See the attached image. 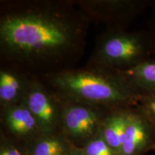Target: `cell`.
Listing matches in <instances>:
<instances>
[{"mask_svg":"<svg viewBox=\"0 0 155 155\" xmlns=\"http://www.w3.org/2000/svg\"><path fill=\"white\" fill-rule=\"evenodd\" d=\"M0 155H30L28 145L9 138L0 131Z\"/></svg>","mask_w":155,"mask_h":155,"instance_id":"5bb4252c","label":"cell"},{"mask_svg":"<svg viewBox=\"0 0 155 155\" xmlns=\"http://www.w3.org/2000/svg\"><path fill=\"white\" fill-rule=\"evenodd\" d=\"M63 100L60 131L73 146L82 149L100 132L104 119L113 109L72 100Z\"/></svg>","mask_w":155,"mask_h":155,"instance_id":"277c9868","label":"cell"},{"mask_svg":"<svg viewBox=\"0 0 155 155\" xmlns=\"http://www.w3.org/2000/svg\"><path fill=\"white\" fill-rule=\"evenodd\" d=\"M91 22H101L109 30L127 27L153 2L147 0H73Z\"/></svg>","mask_w":155,"mask_h":155,"instance_id":"5b68a950","label":"cell"},{"mask_svg":"<svg viewBox=\"0 0 155 155\" xmlns=\"http://www.w3.org/2000/svg\"><path fill=\"white\" fill-rule=\"evenodd\" d=\"M137 105L155 127V91L141 94Z\"/></svg>","mask_w":155,"mask_h":155,"instance_id":"9a60e30c","label":"cell"},{"mask_svg":"<svg viewBox=\"0 0 155 155\" xmlns=\"http://www.w3.org/2000/svg\"><path fill=\"white\" fill-rule=\"evenodd\" d=\"M34 75L9 65L0 67V108L21 104Z\"/></svg>","mask_w":155,"mask_h":155,"instance_id":"9c48e42d","label":"cell"},{"mask_svg":"<svg viewBox=\"0 0 155 155\" xmlns=\"http://www.w3.org/2000/svg\"><path fill=\"white\" fill-rule=\"evenodd\" d=\"M0 131L25 144L42 134L38 121L24 102L0 108Z\"/></svg>","mask_w":155,"mask_h":155,"instance_id":"52a82bcc","label":"cell"},{"mask_svg":"<svg viewBox=\"0 0 155 155\" xmlns=\"http://www.w3.org/2000/svg\"><path fill=\"white\" fill-rule=\"evenodd\" d=\"M152 55L149 32L107 29L97 38L86 65L123 72L149 61Z\"/></svg>","mask_w":155,"mask_h":155,"instance_id":"3957f363","label":"cell"},{"mask_svg":"<svg viewBox=\"0 0 155 155\" xmlns=\"http://www.w3.org/2000/svg\"><path fill=\"white\" fill-rule=\"evenodd\" d=\"M120 108L111 110L103 121L101 132L108 145L118 155L121 154L131 108Z\"/></svg>","mask_w":155,"mask_h":155,"instance_id":"30bf717a","label":"cell"},{"mask_svg":"<svg viewBox=\"0 0 155 155\" xmlns=\"http://www.w3.org/2000/svg\"><path fill=\"white\" fill-rule=\"evenodd\" d=\"M40 78L63 99L109 109L137 106L141 95L121 72L87 65Z\"/></svg>","mask_w":155,"mask_h":155,"instance_id":"7a4b0ae2","label":"cell"},{"mask_svg":"<svg viewBox=\"0 0 155 155\" xmlns=\"http://www.w3.org/2000/svg\"><path fill=\"white\" fill-rule=\"evenodd\" d=\"M90 23L73 0L1 1V64L38 77L75 68Z\"/></svg>","mask_w":155,"mask_h":155,"instance_id":"6da1fadb","label":"cell"},{"mask_svg":"<svg viewBox=\"0 0 155 155\" xmlns=\"http://www.w3.org/2000/svg\"><path fill=\"white\" fill-rule=\"evenodd\" d=\"M28 145L30 155H69L74 147L61 131L42 134Z\"/></svg>","mask_w":155,"mask_h":155,"instance_id":"8fae6325","label":"cell"},{"mask_svg":"<svg viewBox=\"0 0 155 155\" xmlns=\"http://www.w3.org/2000/svg\"><path fill=\"white\" fill-rule=\"evenodd\" d=\"M153 5H154V12H153V15L151 19V26L150 30L149 33L150 35L151 40H152V48H153V58H155V2H153Z\"/></svg>","mask_w":155,"mask_h":155,"instance_id":"2e32d148","label":"cell"},{"mask_svg":"<svg viewBox=\"0 0 155 155\" xmlns=\"http://www.w3.org/2000/svg\"><path fill=\"white\" fill-rule=\"evenodd\" d=\"M121 73L140 94L155 91V58Z\"/></svg>","mask_w":155,"mask_h":155,"instance_id":"7c38bea8","label":"cell"},{"mask_svg":"<svg viewBox=\"0 0 155 155\" xmlns=\"http://www.w3.org/2000/svg\"><path fill=\"white\" fill-rule=\"evenodd\" d=\"M81 150L83 155H118L106 142L101 131Z\"/></svg>","mask_w":155,"mask_h":155,"instance_id":"4fadbf2b","label":"cell"},{"mask_svg":"<svg viewBox=\"0 0 155 155\" xmlns=\"http://www.w3.org/2000/svg\"><path fill=\"white\" fill-rule=\"evenodd\" d=\"M69 155H83V154L81 149L74 147L73 150L71 151V152L69 154Z\"/></svg>","mask_w":155,"mask_h":155,"instance_id":"e0dca14e","label":"cell"},{"mask_svg":"<svg viewBox=\"0 0 155 155\" xmlns=\"http://www.w3.org/2000/svg\"><path fill=\"white\" fill-rule=\"evenodd\" d=\"M23 102L35 118L42 134L60 131L63 100L40 77H33Z\"/></svg>","mask_w":155,"mask_h":155,"instance_id":"8992f818","label":"cell"},{"mask_svg":"<svg viewBox=\"0 0 155 155\" xmlns=\"http://www.w3.org/2000/svg\"><path fill=\"white\" fill-rule=\"evenodd\" d=\"M155 150V127L138 105L131 108L120 155H144Z\"/></svg>","mask_w":155,"mask_h":155,"instance_id":"ba28073f","label":"cell"}]
</instances>
